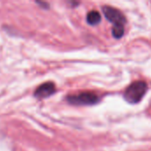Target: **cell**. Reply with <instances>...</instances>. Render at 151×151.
<instances>
[{"mask_svg":"<svg viewBox=\"0 0 151 151\" xmlns=\"http://www.w3.org/2000/svg\"><path fill=\"white\" fill-rule=\"evenodd\" d=\"M66 100L73 105H93L99 103L100 97L93 92H82L69 95L66 97Z\"/></svg>","mask_w":151,"mask_h":151,"instance_id":"obj_3","label":"cell"},{"mask_svg":"<svg viewBox=\"0 0 151 151\" xmlns=\"http://www.w3.org/2000/svg\"><path fill=\"white\" fill-rule=\"evenodd\" d=\"M102 12L106 19L113 24L112 35L116 39L121 38L125 34V24L126 19L124 14L117 9L111 6H103Z\"/></svg>","mask_w":151,"mask_h":151,"instance_id":"obj_1","label":"cell"},{"mask_svg":"<svg viewBox=\"0 0 151 151\" xmlns=\"http://www.w3.org/2000/svg\"><path fill=\"white\" fill-rule=\"evenodd\" d=\"M148 89V85L142 81L133 82L125 91L124 98L129 104H137L145 96Z\"/></svg>","mask_w":151,"mask_h":151,"instance_id":"obj_2","label":"cell"},{"mask_svg":"<svg viewBox=\"0 0 151 151\" xmlns=\"http://www.w3.org/2000/svg\"><path fill=\"white\" fill-rule=\"evenodd\" d=\"M101 20V16L99 12L97 11H91L88 12L86 16V21L89 25L95 26L98 25Z\"/></svg>","mask_w":151,"mask_h":151,"instance_id":"obj_5","label":"cell"},{"mask_svg":"<svg viewBox=\"0 0 151 151\" xmlns=\"http://www.w3.org/2000/svg\"><path fill=\"white\" fill-rule=\"evenodd\" d=\"M56 91V88L53 82H44L43 84H41L36 90L34 93L35 97H36L37 99H44L52 95H53Z\"/></svg>","mask_w":151,"mask_h":151,"instance_id":"obj_4","label":"cell"}]
</instances>
